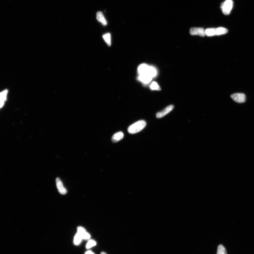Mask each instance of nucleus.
<instances>
[{"label": "nucleus", "mask_w": 254, "mask_h": 254, "mask_svg": "<svg viewBox=\"0 0 254 254\" xmlns=\"http://www.w3.org/2000/svg\"><path fill=\"white\" fill-rule=\"evenodd\" d=\"M145 121L140 120L134 123L128 127V131L131 134H135L139 132L143 129L146 126Z\"/></svg>", "instance_id": "1"}, {"label": "nucleus", "mask_w": 254, "mask_h": 254, "mask_svg": "<svg viewBox=\"0 0 254 254\" xmlns=\"http://www.w3.org/2000/svg\"><path fill=\"white\" fill-rule=\"evenodd\" d=\"M233 6V2L232 0H226L221 5V8L222 12L225 15L230 14Z\"/></svg>", "instance_id": "2"}, {"label": "nucleus", "mask_w": 254, "mask_h": 254, "mask_svg": "<svg viewBox=\"0 0 254 254\" xmlns=\"http://www.w3.org/2000/svg\"><path fill=\"white\" fill-rule=\"evenodd\" d=\"M231 97L234 101L239 103H245L246 96L243 93H235L231 95Z\"/></svg>", "instance_id": "3"}, {"label": "nucleus", "mask_w": 254, "mask_h": 254, "mask_svg": "<svg viewBox=\"0 0 254 254\" xmlns=\"http://www.w3.org/2000/svg\"><path fill=\"white\" fill-rule=\"evenodd\" d=\"M190 32L192 35H199L203 37L205 35V30L201 28H192L190 29Z\"/></svg>", "instance_id": "4"}, {"label": "nucleus", "mask_w": 254, "mask_h": 254, "mask_svg": "<svg viewBox=\"0 0 254 254\" xmlns=\"http://www.w3.org/2000/svg\"><path fill=\"white\" fill-rule=\"evenodd\" d=\"M174 108V105H171L167 106L165 109L160 112H158L156 114V117L157 118H162L165 115L168 114L172 111Z\"/></svg>", "instance_id": "5"}, {"label": "nucleus", "mask_w": 254, "mask_h": 254, "mask_svg": "<svg viewBox=\"0 0 254 254\" xmlns=\"http://www.w3.org/2000/svg\"><path fill=\"white\" fill-rule=\"evenodd\" d=\"M153 78L149 75L147 74L139 75L138 77V80L145 84H147L150 83Z\"/></svg>", "instance_id": "6"}, {"label": "nucleus", "mask_w": 254, "mask_h": 254, "mask_svg": "<svg viewBox=\"0 0 254 254\" xmlns=\"http://www.w3.org/2000/svg\"><path fill=\"white\" fill-rule=\"evenodd\" d=\"M81 236L82 239L88 240L90 239V235L89 233L86 232L84 228L79 227L78 228V233Z\"/></svg>", "instance_id": "7"}, {"label": "nucleus", "mask_w": 254, "mask_h": 254, "mask_svg": "<svg viewBox=\"0 0 254 254\" xmlns=\"http://www.w3.org/2000/svg\"><path fill=\"white\" fill-rule=\"evenodd\" d=\"M150 66L146 63H142L138 66V72L139 75L147 74L149 72Z\"/></svg>", "instance_id": "8"}, {"label": "nucleus", "mask_w": 254, "mask_h": 254, "mask_svg": "<svg viewBox=\"0 0 254 254\" xmlns=\"http://www.w3.org/2000/svg\"><path fill=\"white\" fill-rule=\"evenodd\" d=\"M56 182L57 187L59 193L62 195L66 194L67 192V190L63 187L60 179L59 178H57Z\"/></svg>", "instance_id": "9"}, {"label": "nucleus", "mask_w": 254, "mask_h": 254, "mask_svg": "<svg viewBox=\"0 0 254 254\" xmlns=\"http://www.w3.org/2000/svg\"><path fill=\"white\" fill-rule=\"evenodd\" d=\"M124 134L122 132H119L115 133L112 136L111 138L113 143H116L122 140L124 137Z\"/></svg>", "instance_id": "10"}, {"label": "nucleus", "mask_w": 254, "mask_h": 254, "mask_svg": "<svg viewBox=\"0 0 254 254\" xmlns=\"http://www.w3.org/2000/svg\"><path fill=\"white\" fill-rule=\"evenodd\" d=\"M97 18L99 22H101L104 26H106L107 24L106 20L103 16V13L101 11H99L97 13Z\"/></svg>", "instance_id": "11"}, {"label": "nucleus", "mask_w": 254, "mask_h": 254, "mask_svg": "<svg viewBox=\"0 0 254 254\" xmlns=\"http://www.w3.org/2000/svg\"><path fill=\"white\" fill-rule=\"evenodd\" d=\"M7 92L8 91L7 90H5L0 93V108L2 107L4 104V101L6 100Z\"/></svg>", "instance_id": "12"}, {"label": "nucleus", "mask_w": 254, "mask_h": 254, "mask_svg": "<svg viewBox=\"0 0 254 254\" xmlns=\"http://www.w3.org/2000/svg\"><path fill=\"white\" fill-rule=\"evenodd\" d=\"M228 30L227 29L223 27H219L215 29V35H221L227 33Z\"/></svg>", "instance_id": "13"}, {"label": "nucleus", "mask_w": 254, "mask_h": 254, "mask_svg": "<svg viewBox=\"0 0 254 254\" xmlns=\"http://www.w3.org/2000/svg\"><path fill=\"white\" fill-rule=\"evenodd\" d=\"M157 73L156 69L153 66H150L149 72L148 73V75L153 78L157 76Z\"/></svg>", "instance_id": "14"}, {"label": "nucleus", "mask_w": 254, "mask_h": 254, "mask_svg": "<svg viewBox=\"0 0 254 254\" xmlns=\"http://www.w3.org/2000/svg\"><path fill=\"white\" fill-rule=\"evenodd\" d=\"M111 35L110 33H107L104 34L103 36V38L104 40L107 45L109 46H110L111 44Z\"/></svg>", "instance_id": "15"}, {"label": "nucleus", "mask_w": 254, "mask_h": 254, "mask_svg": "<svg viewBox=\"0 0 254 254\" xmlns=\"http://www.w3.org/2000/svg\"><path fill=\"white\" fill-rule=\"evenodd\" d=\"M82 238L80 235L77 233L75 236L74 238V243L75 245H79L81 242Z\"/></svg>", "instance_id": "16"}, {"label": "nucleus", "mask_w": 254, "mask_h": 254, "mask_svg": "<svg viewBox=\"0 0 254 254\" xmlns=\"http://www.w3.org/2000/svg\"><path fill=\"white\" fill-rule=\"evenodd\" d=\"M205 35L208 36L215 35V28H208L205 30Z\"/></svg>", "instance_id": "17"}, {"label": "nucleus", "mask_w": 254, "mask_h": 254, "mask_svg": "<svg viewBox=\"0 0 254 254\" xmlns=\"http://www.w3.org/2000/svg\"><path fill=\"white\" fill-rule=\"evenodd\" d=\"M150 88L151 90H161L160 86L155 82H153L151 84L150 86Z\"/></svg>", "instance_id": "18"}, {"label": "nucleus", "mask_w": 254, "mask_h": 254, "mask_svg": "<svg viewBox=\"0 0 254 254\" xmlns=\"http://www.w3.org/2000/svg\"><path fill=\"white\" fill-rule=\"evenodd\" d=\"M217 254H227V253L224 246L222 245H220L218 246Z\"/></svg>", "instance_id": "19"}, {"label": "nucleus", "mask_w": 254, "mask_h": 254, "mask_svg": "<svg viewBox=\"0 0 254 254\" xmlns=\"http://www.w3.org/2000/svg\"><path fill=\"white\" fill-rule=\"evenodd\" d=\"M96 245H97V243L94 240H90L86 244V249H89L90 248L93 247V246H95Z\"/></svg>", "instance_id": "20"}, {"label": "nucleus", "mask_w": 254, "mask_h": 254, "mask_svg": "<svg viewBox=\"0 0 254 254\" xmlns=\"http://www.w3.org/2000/svg\"><path fill=\"white\" fill-rule=\"evenodd\" d=\"M85 254H94L93 252H92L91 251H88L87 252H86Z\"/></svg>", "instance_id": "21"}, {"label": "nucleus", "mask_w": 254, "mask_h": 254, "mask_svg": "<svg viewBox=\"0 0 254 254\" xmlns=\"http://www.w3.org/2000/svg\"><path fill=\"white\" fill-rule=\"evenodd\" d=\"M101 254H107L106 253H105V252H102V253H101Z\"/></svg>", "instance_id": "22"}]
</instances>
